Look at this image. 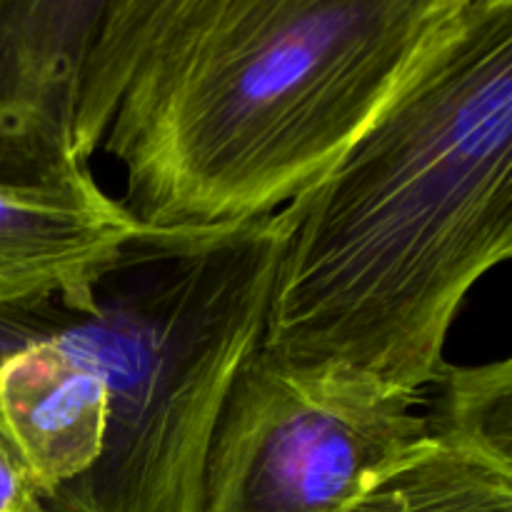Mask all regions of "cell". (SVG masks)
I'll return each mask as SVG.
<instances>
[{"mask_svg":"<svg viewBox=\"0 0 512 512\" xmlns=\"http://www.w3.org/2000/svg\"><path fill=\"white\" fill-rule=\"evenodd\" d=\"M433 385V400H425L430 435L512 465V360L445 363Z\"/></svg>","mask_w":512,"mask_h":512,"instance_id":"9","label":"cell"},{"mask_svg":"<svg viewBox=\"0 0 512 512\" xmlns=\"http://www.w3.org/2000/svg\"><path fill=\"white\" fill-rule=\"evenodd\" d=\"M290 208L260 348L330 388L425 398L460 305L512 255V0H460Z\"/></svg>","mask_w":512,"mask_h":512,"instance_id":"1","label":"cell"},{"mask_svg":"<svg viewBox=\"0 0 512 512\" xmlns=\"http://www.w3.org/2000/svg\"><path fill=\"white\" fill-rule=\"evenodd\" d=\"M95 178L63 188L0 185V315L60 303L90 310V285L143 233Z\"/></svg>","mask_w":512,"mask_h":512,"instance_id":"6","label":"cell"},{"mask_svg":"<svg viewBox=\"0 0 512 512\" xmlns=\"http://www.w3.org/2000/svg\"><path fill=\"white\" fill-rule=\"evenodd\" d=\"M418 405L330 388L258 348L210 438L198 512H345L435 443Z\"/></svg>","mask_w":512,"mask_h":512,"instance_id":"4","label":"cell"},{"mask_svg":"<svg viewBox=\"0 0 512 512\" xmlns=\"http://www.w3.org/2000/svg\"><path fill=\"white\" fill-rule=\"evenodd\" d=\"M290 203L220 230H148L60 303L0 315V338L50 340L100 375L108 428L98 463L55 490L48 512H198L225 398L260 348Z\"/></svg>","mask_w":512,"mask_h":512,"instance_id":"3","label":"cell"},{"mask_svg":"<svg viewBox=\"0 0 512 512\" xmlns=\"http://www.w3.org/2000/svg\"><path fill=\"white\" fill-rule=\"evenodd\" d=\"M0 512H48L33 473L0 423Z\"/></svg>","mask_w":512,"mask_h":512,"instance_id":"10","label":"cell"},{"mask_svg":"<svg viewBox=\"0 0 512 512\" xmlns=\"http://www.w3.org/2000/svg\"><path fill=\"white\" fill-rule=\"evenodd\" d=\"M0 423L48 500L98 463L108 390L93 368L50 340H18L0 355Z\"/></svg>","mask_w":512,"mask_h":512,"instance_id":"7","label":"cell"},{"mask_svg":"<svg viewBox=\"0 0 512 512\" xmlns=\"http://www.w3.org/2000/svg\"><path fill=\"white\" fill-rule=\"evenodd\" d=\"M460 0H110L80 113L148 230H220L313 188Z\"/></svg>","mask_w":512,"mask_h":512,"instance_id":"2","label":"cell"},{"mask_svg":"<svg viewBox=\"0 0 512 512\" xmlns=\"http://www.w3.org/2000/svg\"><path fill=\"white\" fill-rule=\"evenodd\" d=\"M345 512H512V465L435 438Z\"/></svg>","mask_w":512,"mask_h":512,"instance_id":"8","label":"cell"},{"mask_svg":"<svg viewBox=\"0 0 512 512\" xmlns=\"http://www.w3.org/2000/svg\"><path fill=\"white\" fill-rule=\"evenodd\" d=\"M110 0H0V185L90 178L80 113Z\"/></svg>","mask_w":512,"mask_h":512,"instance_id":"5","label":"cell"}]
</instances>
